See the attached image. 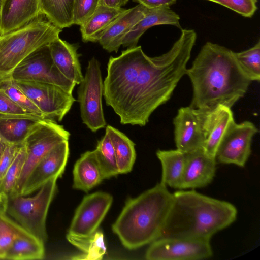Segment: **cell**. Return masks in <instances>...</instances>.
Masks as SVG:
<instances>
[{"mask_svg":"<svg viewBox=\"0 0 260 260\" xmlns=\"http://www.w3.org/2000/svg\"><path fill=\"white\" fill-rule=\"evenodd\" d=\"M48 46L52 60L59 72L70 81L79 84L84 76L77 53L78 46L59 38Z\"/></svg>","mask_w":260,"mask_h":260,"instance_id":"obj_20","label":"cell"},{"mask_svg":"<svg viewBox=\"0 0 260 260\" xmlns=\"http://www.w3.org/2000/svg\"><path fill=\"white\" fill-rule=\"evenodd\" d=\"M26 154L25 144L19 145L13 161L0 183V192L3 197L7 198L13 192L22 173Z\"/></svg>","mask_w":260,"mask_h":260,"instance_id":"obj_30","label":"cell"},{"mask_svg":"<svg viewBox=\"0 0 260 260\" xmlns=\"http://www.w3.org/2000/svg\"><path fill=\"white\" fill-rule=\"evenodd\" d=\"M222 5L241 16L250 18L257 10V0H207Z\"/></svg>","mask_w":260,"mask_h":260,"instance_id":"obj_35","label":"cell"},{"mask_svg":"<svg viewBox=\"0 0 260 260\" xmlns=\"http://www.w3.org/2000/svg\"><path fill=\"white\" fill-rule=\"evenodd\" d=\"M173 202L160 238L210 240L217 232L236 219L232 203L199 193L193 189L173 193Z\"/></svg>","mask_w":260,"mask_h":260,"instance_id":"obj_3","label":"cell"},{"mask_svg":"<svg viewBox=\"0 0 260 260\" xmlns=\"http://www.w3.org/2000/svg\"><path fill=\"white\" fill-rule=\"evenodd\" d=\"M1 0H0V6H1Z\"/></svg>","mask_w":260,"mask_h":260,"instance_id":"obj_43","label":"cell"},{"mask_svg":"<svg viewBox=\"0 0 260 260\" xmlns=\"http://www.w3.org/2000/svg\"><path fill=\"white\" fill-rule=\"evenodd\" d=\"M43 119L32 114L0 116V138L6 144L21 145L32 127Z\"/></svg>","mask_w":260,"mask_h":260,"instance_id":"obj_22","label":"cell"},{"mask_svg":"<svg viewBox=\"0 0 260 260\" xmlns=\"http://www.w3.org/2000/svg\"><path fill=\"white\" fill-rule=\"evenodd\" d=\"M148 9L168 7L176 3L177 0H133Z\"/></svg>","mask_w":260,"mask_h":260,"instance_id":"obj_39","label":"cell"},{"mask_svg":"<svg viewBox=\"0 0 260 260\" xmlns=\"http://www.w3.org/2000/svg\"><path fill=\"white\" fill-rule=\"evenodd\" d=\"M112 197L104 192H96L84 197L76 210L68 234L87 236L94 233L108 212Z\"/></svg>","mask_w":260,"mask_h":260,"instance_id":"obj_13","label":"cell"},{"mask_svg":"<svg viewBox=\"0 0 260 260\" xmlns=\"http://www.w3.org/2000/svg\"><path fill=\"white\" fill-rule=\"evenodd\" d=\"M6 143H5L3 141L0 140V156L2 154L3 150L6 146Z\"/></svg>","mask_w":260,"mask_h":260,"instance_id":"obj_41","label":"cell"},{"mask_svg":"<svg viewBox=\"0 0 260 260\" xmlns=\"http://www.w3.org/2000/svg\"><path fill=\"white\" fill-rule=\"evenodd\" d=\"M156 156L162 168L160 183L178 189L184 172L186 153L178 150H158Z\"/></svg>","mask_w":260,"mask_h":260,"instance_id":"obj_26","label":"cell"},{"mask_svg":"<svg viewBox=\"0 0 260 260\" xmlns=\"http://www.w3.org/2000/svg\"><path fill=\"white\" fill-rule=\"evenodd\" d=\"M197 37L194 30L182 29L171 48L161 55L149 57L139 46L110 57L103 95L121 124L145 126L151 114L171 98L186 74Z\"/></svg>","mask_w":260,"mask_h":260,"instance_id":"obj_1","label":"cell"},{"mask_svg":"<svg viewBox=\"0 0 260 260\" xmlns=\"http://www.w3.org/2000/svg\"><path fill=\"white\" fill-rule=\"evenodd\" d=\"M19 146L6 144L3 152L0 156V183L13 161Z\"/></svg>","mask_w":260,"mask_h":260,"instance_id":"obj_38","label":"cell"},{"mask_svg":"<svg viewBox=\"0 0 260 260\" xmlns=\"http://www.w3.org/2000/svg\"><path fill=\"white\" fill-rule=\"evenodd\" d=\"M94 151L105 179L119 174L114 147L107 133L98 142Z\"/></svg>","mask_w":260,"mask_h":260,"instance_id":"obj_31","label":"cell"},{"mask_svg":"<svg viewBox=\"0 0 260 260\" xmlns=\"http://www.w3.org/2000/svg\"><path fill=\"white\" fill-rule=\"evenodd\" d=\"M258 132L249 121L240 123L232 122L227 128L217 148L215 159L225 164L244 167L250 155L251 142Z\"/></svg>","mask_w":260,"mask_h":260,"instance_id":"obj_12","label":"cell"},{"mask_svg":"<svg viewBox=\"0 0 260 260\" xmlns=\"http://www.w3.org/2000/svg\"><path fill=\"white\" fill-rule=\"evenodd\" d=\"M177 149L187 153L203 149L205 142L198 109L181 107L173 120Z\"/></svg>","mask_w":260,"mask_h":260,"instance_id":"obj_15","label":"cell"},{"mask_svg":"<svg viewBox=\"0 0 260 260\" xmlns=\"http://www.w3.org/2000/svg\"><path fill=\"white\" fill-rule=\"evenodd\" d=\"M11 80L49 120L61 121L76 101L72 94L53 84L33 81Z\"/></svg>","mask_w":260,"mask_h":260,"instance_id":"obj_9","label":"cell"},{"mask_svg":"<svg viewBox=\"0 0 260 260\" xmlns=\"http://www.w3.org/2000/svg\"><path fill=\"white\" fill-rule=\"evenodd\" d=\"M70 133L57 122L49 119L40 120L30 130L24 144L26 158L22 173L12 194L19 196L29 175L41 159L59 143L68 141Z\"/></svg>","mask_w":260,"mask_h":260,"instance_id":"obj_7","label":"cell"},{"mask_svg":"<svg viewBox=\"0 0 260 260\" xmlns=\"http://www.w3.org/2000/svg\"><path fill=\"white\" fill-rule=\"evenodd\" d=\"M100 0H74L73 24L82 25L93 14Z\"/></svg>","mask_w":260,"mask_h":260,"instance_id":"obj_36","label":"cell"},{"mask_svg":"<svg viewBox=\"0 0 260 260\" xmlns=\"http://www.w3.org/2000/svg\"><path fill=\"white\" fill-rule=\"evenodd\" d=\"M69 153L68 141L59 143L51 149L33 169L19 196L29 195L49 180L59 177L64 170Z\"/></svg>","mask_w":260,"mask_h":260,"instance_id":"obj_14","label":"cell"},{"mask_svg":"<svg viewBox=\"0 0 260 260\" xmlns=\"http://www.w3.org/2000/svg\"><path fill=\"white\" fill-rule=\"evenodd\" d=\"M103 91L100 63L93 57L88 61L85 76L77 90L82 122L93 132L106 125L102 102Z\"/></svg>","mask_w":260,"mask_h":260,"instance_id":"obj_8","label":"cell"},{"mask_svg":"<svg viewBox=\"0 0 260 260\" xmlns=\"http://www.w3.org/2000/svg\"><path fill=\"white\" fill-rule=\"evenodd\" d=\"M40 14V0H1L0 35L21 27Z\"/></svg>","mask_w":260,"mask_h":260,"instance_id":"obj_18","label":"cell"},{"mask_svg":"<svg viewBox=\"0 0 260 260\" xmlns=\"http://www.w3.org/2000/svg\"><path fill=\"white\" fill-rule=\"evenodd\" d=\"M193 88L190 107L210 110L222 105L230 108L246 93L251 80L240 67L235 52L206 42L186 69Z\"/></svg>","mask_w":260,"mask_h":260,"instance_id":"obj_2","label":"cell"},{"mask_svg":"<svg viewBox=\"0 0 260 260\" xmlns=\"http://www.w3.org/2000/svg\"><path fill=\"white\" fill-rule=\"evenodd\" d=\"M44 256V243L20 225L18 235L7 251L4 259H42Z\"/></svg>","mask_w":260,"mask_h":260,"instance_id":"obj_25","label":"cell"},{"mask_svg":"<svg viewBox=\"0 0 260 260\" xmlns=\"http://www.w3.org/2000/svg\"><path fill=\"white\" fill-rule=\"evenodd\" d=\"M0 90L27 112L47 119L38 107L13 84L11 79L0 82Z\"/></svg>","mask_w":260,"mask_h":260,"instance_id":"obj_34","label":"cell"},{"mask_svg":"<svg viewBox=\"0 0 260 260\" xmlns=\"http://www.w3.org/2000/svg\"><path fill=\"white\" fill-rule=\"evenodd\" d=\"M107 133L113 144L119 174L129 172L136 157L135 143L124 133L116 128L107 125Z\"/></svg>","mask_w":260,"mask_h":260,"instance_id":"obj_27","label":"cell"},{"mask_svg":"<svg viewBox=\"0 0 260 260\" xmlns=\"http://www.w3.org/2000/svg\"><path fill=\"white\" fill-rule=\"evenodd\" d=\"M210 240L181 238H160L151 243L145 253L148 260H198L210 258Z\"/></svg>","mask_w":260,"mask_h":260,"instance_id":"obj_11","label":"cell"},{"mask_svg":"<svg viewBox=\"0 0 260 260\" xmlns=\"http://www.w3.org/2000/svg\"><path fill=\"white\" fill-rule=\"evenodd\" d=\"M148 8L141 4L125 10L108 27L98 41L108 52H117L125 36L144 16Z\"/></svg>","mask_w":260,"mask_h":260,"instance_id":"obj_19","label":"cell"},{"mask_svg":"<svg viewBox=\"0 0 260 260\" xmlns=\"http://www.w3.org/2000/svg\"><path fill=\"white\" fill-rule=\"evenodd\" d=\"M173 202V193L160 182L127 200L112 230L128 249L150 244L159 237Z\"/></svg>","mask_w":260,"mask_h":260,"instance_id":"obj_4","label":"cell"},{"mask_svg":"<svg viewBox=\"0 0 260 260\" xmlns=\"http://www.w3.org/2000/svg\"><path fill=\"white\" fill-rule=\"evenodd\" d=\"M48 45L39 49L24 59L15 68L10 79L51 84L72 94L76 84L66 78L58 70L52 60Z\"/></svg>","mask_w":260,"mask_h":260,"instance_id":"obj_10","label":"cell"},{"mask_svg":"<svg viewBox=\"0 0 260 260\" xmlns=\"http://www.w3.org/2000/svg\"><path fill=\"white\" fill-rule=\"evenodd\" d=\"M205 138L203 149L208 156L215 158L221 140L229 125L234 120L231 109L219 105L210 110L198 109Z\"/></svg>","mask_w":260,"mask_h":260,"instance_id":"obj_16","label":"cell"},{"mask_svg":"<svg viewBox=\"0 0 260 260\" xmlns=\"http://www.w3.org/2000/svg\"><path fill=\"white\" fill-rule=\"evenodd\" d=\"M129 0H100V5L109 7L120 8L126 5Z\"/></svg>","mask_w":260,"mask_h":260,"instance_id":"obj_40","label":"cell"},{"mask_svg":"<svg viewBox=\"0 0 260 260\" xmlns=\"http://www.w3.org/2000/svg\"><path fill=\"white\" fill-rule=\"evenodd\" d=\"M20 225L6 213L0 205V259L5 255L18 235Z\"/></svg>","mask_w":260,"mask_h":260,"instance_id":"obj_33","label":"cell"},{"mask_svg":"<svg viewBox=\"0 0 260 260\" xmlns=\"http://www.w3.org/2000/svg\"><path fill=\"white\" fill-rule=\"evenodd\" d=\"M0 140H1V141H2V140L1 139V138H0Z\"/></svg>","mask_w":260,"mask_h":260,"instance_id":"obj_44","label":"cell"},{"mask_svg":"<svg viewBox=\"0 0 260 260\" xmlns=\"http://www.w3.org/2000/svg\"><path fill=\"white\" fill-rule=\"evenodd\" d=\"M74 0H40L41 14L62 29L73 25Z\"/></svg>","mask_w":260,"mask_h":260,"instance_id":"obj_28","label":"cell"},{"mask_svg":"<svg viewBox=\"0 0 260 260\" xmlns=\"http://www.w3.org/2000/svg\"><path fill=\"white\" fill-rule=\"evenodd\" d=\"M216 165V159L206 154L203 149L186 153L184 172L178 189L206 186L215 176Z\"/></svg>","mask_w":260,"mask_h":260,"instance_id":"obj_17","label":"cell"},{"mask_svg":"<svg viewBox=\"0 0 260 260\" xmlns=\"http://www.w3.org/2000/svg\"><path fill=\"white\" fill-rule=\"evenodd\" d=\"M104 179L94 150L82 154L74 167L73 187L87 192Z\"/></svg>","mask_w":260,"mask_h":260,"instance_id":"obj_23","label":"cell"},{"mask_svg":"<svg viewBox=\"0 0 260 260\" xmlns=\"http://www.w3.org/2000/svg\"><path fill=\"white\" fill-rule=\"evenodd\" d=\"M29 114L0 90V116Z\"/></svg>","mask_w":260,"mask_h":260,"instance_id":"obj_37","label":"cell"},{"mask_svg":"<svg viewBox=\"0 0 260 260\" xmlns=\"http://www.w3.org/2000/svg\"><path fill=\"white\" fill-rule=\"evenodd\" d=\"M57 178L44 185L34 196H9L4 198L6 214L27 231L45 243L47 239L46 221L56 188Z\"/></svg>","mask_w":260,"mask_h":260,"instance_id":"obj_6","label":"cell"},{"mask_svg":"<svg viewBox=\"0 0 260 260\" xmlns=\"http://www.w3.org/2000/svg\"><path fill=\"white\" fill-rule=\"evenodd\" d=\"M160 25H170L181 28L180 17L168 7L148 9L144 16L125 36L122 43L127 48L137 46L139 39L149 28Z\"/></svg>","mask_w":260,"mask_h":260,"instance_id":"obj_21","label":"cell"},{"mask_svg":"<svg viewBox=\"0 0 260 260\" xmlns=\"http://www.w3.org/2000/svg\"><path fill=\"white\" fill-rule=\"evenodd\" d=\"M125 9L99 5L93 14L80 25L82 40L84 42H97L112 23Z\"/></svg>","mask_w":260,"mask_h":260,"instance_id":"obj_24","label":"cell"},{"mask_svg":"<svg viewBox=\"0 0 260 260\" xmlns=\"http://www.w3.org/2000/svg\"><path fill=\"white\" fill-rule=\"evenodd\" d=\"M236 59L251 81L260 80V42L246 50L235 52Z\"/></svg>","mask_w":260,"mask_h":260,"instance_id":"obj_32","label":"cell"},{"mask_svg":"<svg viewBox=\"0 0 260 260\" xmlns=\"http://www.w3.org/2000/svg\"><path fill=\"white\" fill-rule=\"evenodd\" d=\"M68 240L84 253L74 256L73 259H102L106 252L104 235L100 230L87 236L80 237L68 234Z\"/></svg>","mask_w":260,"mask_h":260,"instance_id":"obj_29","label":"cell"},{"mask_svg":"<svg viewBox=\"0 0 260 260\" xmlns=\"http://www.w3.org/2000/svg\"><path fill=\"white\" fill-rule=\"evenodd\" d=\"M4 201V197L0 192V205L2 204Z\"/></svg>","mask_w":260,"mask_h":260,"instance_id":"obj_42","label":"cell"},{"mask_svg":"<svg viewBox=\"0 0 260 260\" xmlns=\"http://www.w3.org/2000/svg\"><path fill=\"white\" fill-rule=\"evenodd\" d=\"M62 29L42 14L21 27L0 35V82L39 49L59 38Z\"/></svg>","mask_w":260,"mask_h":260,"instance_id":"obj_5","label":"cell"}]
</instances>
